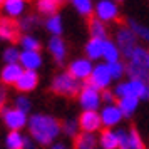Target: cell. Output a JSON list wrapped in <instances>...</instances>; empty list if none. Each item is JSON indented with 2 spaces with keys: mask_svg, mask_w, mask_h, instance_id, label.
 Listing matches in <instances>:
<instances>
[{
  "mask_svg": "<svg viewBox=\"0 0 149 149\" xmlns=\"http://www.w3.org/2000/svg\"><path fill=\"white\" fill-rule=\"evenodd\" d=\"M94 17L104 24H111L119 19V3L116 0H97L94 8Z\"/></svg>",
  "mask_w": 149,
  "mask_h": 149,
  "instance_id": "cell-5",
  "label": "cell"
},
{
  "mask_svg": "<svg viewBox=\"0 0 149 149\" xmlns=\"http://www.w3.org/2000/svg\"><path fill=\"white\" fill-rule=\"evenodd\" d=\"M47 49L49 52L52 54V57L55 59L57 64H62L65 61V55H67V45L62 39L61 35H52L49 39V44H47Z\"/></svg>",
  "mask_w": 149,
  "mask_h": 149,
  "instance_id": "cell-13",
  "label": "cell"
},
{
  "mask_svg": "<svg viewBox=\"0 0 149 149\" xmlns=\"http://www.w3.org/2000/svg\"><path fill=\"white\" fill-rule=\"evenodd\" d=\"M62 5V0H37V12L40 15H54L57 14L59 7Z\"/></svg>",
  "mask_w": 149,
  "mask_h": 149,
  "instance_id": "cell-21",
  "label": "cell"
},
{
  "mask_svg": "<svg viewBox=\"0 0 149 149\" xmlns=\"http://www.w3.org/2000/svg\"><path fill=\"white\" fill-rule=\"evenodd\" d=\"M2 116H3V122L8 129L12 131H19L25 126L27 122V112H24L20 109H3L2 111Z\"/></svg>",
  "mask_w": 149,
  "mask_h": 149,
  "instance_id": "cell-10",
  "label": "cell"
},
{
  "mask_svg": "<svg viewBox=\"0 0 149 149\" xmlns=\"http://www.w3.org/2000/svg\"><path fill=\"white\" fill-rule=\"evenodd\" d=\"M109 67V72H111V75H112V79H121L122 75H124V72H126V65L122 64V62H111V64H107Z\"/></svg>",
  "mask_w": 149,
  "mask_h": 149,
  "instance_id": "cell-34",
  "label": "cell"
},
{
  "mask_svg": "<svg viewBox=\"0 0 149 149\" xmlns=\"http://www.w3.org/2000/svg\"><path fill=\"white\" fill-rule=\"evenodd\" d=\"M89 32H91V37H94V39H102V40L107 39V27L97 17H92L89 20Z\"/></svg>",
  "mask_w": 149,
  "mask_h": 149,
  "instance_id": "cell-22",
  "label": "cell"
},
{
  "mask_svg": "<svg viewBox=\"0 0 149 149\" xmlns=\"http://www.w3.org/2000/svg\"><path fill=\"white\" fill-rule=\"evenodd\" d=\"M54 149H67V148H65V146H64V144H57V146H55Z\"/></svg>",
  "mask_w": 149,
  "mask_h": 149,
  "instance_id": "cell-40",
  "label": "cell"
},
{
  "mask_svg": "<svg viewBox=\"0 0 149 149\" xmlns=\"http://www.w3.org/2000/svg\"><path fill=\"white\" fill-rule=\"evenodd\" d=\"M69 2H70V0H69Z\"/></svg>",
  "mask_w": 149,
  "mask_h": 149,
  "instance_id": "cell-44",
  "label": "cell"
},
{
  "mask_svg": "<svg viewBox=\"0 0 149 149\" xmlns=\"http://www.w3.org/2000/svg\"><path fill=\"white\" fill-rule=\"evenodd\" d=\"M77 124H79V122H74V121H70V122H69V121H67V122H62V131H64L67 136H74Z\"/></svg>",
  "mask_w": 149,
  "mask_h": 149,
  "instance_id": "cell-37",
  "label": "cell"
},
{
  "mask_svg": "<svg viewBox=\"0 0 149 149\" xmlns=\"http://www.w3.org/2000/svg\"><path fill=\"white\" fill-rule=\"evenodd\" d=\"M72 7L75 8V12L82 17H91L94 15V8H95V2L92 0H70Z\"/></svg>",
  "mask_w": 149,
  "mask_h": 149,
  "instance_id": "cell-24",
  "label": "cell"
},
{
  "mask_svg": "<svg viewBox=\"0 0 149 149\" xmlns=\"http://www.w3.org/2000/svg\"><path fill=\"white\" fill-rule=\"evenodd\" d=\"M19 32H20V27H19V20L15 19H10V17H0V40L5 42H15L19 40Z\"/></svg>",
  "mask_w": 149,
  "mask_h": 149,
  "instance_id": "cell-8",
  "label": "cell"
},
{
  "mask_svg": "<svg viewBox=\"0 0 149 149\" xmlns=\"http://www.w3.org/2000/svg\"><path fill=\"white\" fill-rule=\"evenodd\" d=\"M116 2H117V3H119V2H124V0H116Z\"/></svg>",
  "mask_w": 149,
  "mask_h": 149,
  "instance_id": "cell-42",
  "label": "cell"
},
{
  "mask_svg": "<svg viewBox=\"0 0 149 149\" xmlns=\"http://www.w3.org/2000/svg\"><path fill=\"white\" fill-rule=\"evenodd\" d=\"M19 64L25 70H37L42 65V55L39 50H22Z\"/></svg>",
  "mask_w": 149,
  "mask_h": 149,
  "instance_id": "cell-16",
  "label": "cell"
},
{
  "mask_svg": "<svg viewBox=\"0 0 149 149\" xmlns=\"http://www.w3.org/2000/svg\"><path fill=\"white\" fill-rule=\"evenodd\" d=\"M27 3H29V0H5L3 5H2L3 15L17 20V19L24 17V12L27 8Z\"/></svg>",
  "mask_w": 149,
  "mask_h": 149,
  "instance_id": "cell-14",
  "label": "cell"
},
{
  "mask_svg": "<svg viewBox=\"0 0 149 149\" xmlns=\"http://www.w3.org/2000/svg\"><path fill=\"white\" fill-rule=\"evenodd\" d=\"M102 124L106 127H111L122 119V111L119 109V106H107V107L102 109Z\"/></svg>",
  "mask_w": 149,
  "mask_h": 149,
  "instance_id": "cell-18",
  "label": "cell"
},
{
  "mask_svg": "<svg viewBox=\"0 0 149 149\" xmlns=\"http://www.w3.org/2000/svg\"><path fill=\"white\" fill-rule=\"evenodd\" d=\"M95 137L91 132H81L75 136V149H94Z\"/></svg>",
  "mask_w": 149,
  "mask_h": 149,
  "instance_id": "cell-30",
  "label": "cell"
},
{
  "mask_svg": "<svg viewBox=\"0 0 149 149\" xmlns=\"http://www.w3.org/2000/svg\"><path fill=\"white\" fill-rule=\"evenodd\" d=\"M29 129H30V134L35 141L45 146V144H50L62 131V122L57 121L52 116L35 114L30 117Z\"/></svg>",
  "mask_w": 149,
  "mask_h": 149,
  "instance_id": "cell-1",
  "label": "cell"
},
{
  "mask_svg": "<svg viewBox=\"0 0 149 149\" xmlns=\"http://www.w3.org/2000/svg\"><path fill=\"white\" fill-rule=\"evenodd\" d=\"M102 124V117L95 111H84L79 117V126H81L82 132H94V131H99Z\"/></svg>",
  "mask_w": 149,
  "mask_h": 149,
  "instance_id": "cell-11",
  "label": "cell"
},
{
  "mask_svg": "<svg viewBox=\"0 0 149 149\" xmlns=\"http://www.w3.org/2000/svg\"><path fill=\"white\" fill-rule=\"evenodd\" d=\"M86 55H87V59L91 61H99L102 59V54H104V40L102 39H94V37H91L86 44Z\"/></svg>",
  "mask_w": 149,
  "mask_h": 149,
  "instance_id": "cell-17",
  "label": "cell"
},
{
  "mask_svg": "<svg viewBox=\"0 0 149 149\" xmlns=\"http://www.w3.org/2000/svg\"><path fill=\"white\" fill-rule=\"evenodd\" d=\"M101 144L104 149H119V136H117V132H111V129H102Z\"/></svg>",
  "mask_w": 149,
  "mask_h": 149,
  "instance_id": "cell-26",
  "label": "cell"
},
{
  "mask_svg": "<svg viewBox=\"0 0 149 149\" xmlns=\"http://www.w3.org/2000/svg\"><path fill=\"white\" fill-rule=\"evenodd\" d=\"M127 62H132L136 65H141V67L149 69V50L141 47V45H137V47L134 49L132 55L127 59Z\"/></svg>",
  "mask_w": 149,
  "mask_h": 149,
  "instance_id": "cell-23",
  "label": "cell"
},
{
  "mask_svg": "<svg viewBox=\"0 0 149 149\" xmlns=\"http://www.w3.org/2000/svg\"><path fill=\"white\" fill-rule=\"evenodd\" d=\"M15 107L24 111V112H29V111H30V101H29L25 95H19V97L15 99Z\"/></svg>",
  "mask_w": 149,
  "mask_h": 149,
  "instance_id": "cell-35",
  "label": "cell"
},
{
  "mask_svg": "<svg viewBox=\"0 0 149 149\" xmlns=\"http://www.w3.org/2000/svg\"><path fill=\"white\" fill-rule=\"evenodd\" d=\"M44 27L50 35H62L64 32V20L59 14L49 15L47 19L44 20Z\"/></svg>",
  "mask_w": 149,
  "mask_h": 149,
  "instance_id": "cell-20",
  "label": "cell"
},
{
  "mask_svg": "<svg viewBox=\"0 0 149 149\" xmlns=\"http://www.w3.org/2000/svg\"><path fill=\"white\" fill-rule=\"evenodd\" d=\"M20 50L15 47V45H8L5 50H3V54H2V59L5 64H17V62L20 61Z\"/></svg>",
  "mask_w": 149,
  "mask_h": 149,
  "instance_id": "cell-32",
  "label": "cell"
},
{
  "mask_svg": "<svg viewBox=\"0 0 149 149\" xmlns=\"http://www.w3.org/2000/svg\"><path fill=\"white\" fill-rule=\"evenodd\" d=\"M5 99H7V91H5V87H3V84H0V111H3Z\"/></svg>",
  "mask_w": 149,
  "mask_h": 149,
  "instance_id": "cell-39",
  "label": "cell"
},
{
  "mask_svg": "<svg viewBox=\"0 0 149 149\" xmlns=\"http://www.w3.org/2000/svg\"><path fill=\"white\" fill-rule=\"evenodd\" d=\"M114 94L121 99V97H137V99H144L148 101L149 99V87L148 82L144 81H136V79H129L126 82H121L117 84L114 89Z\"/></svg>",
  "mask_w": 149,
  "mask_h": 149,
  "instance_id": "cell-3",
  "label": "cell"
},
{
  "mask_svg": "<svg viewBox=\"0 0 149 149\" xmlns=\"http://www.w3.org/2000/svg\"><path fill=\"white\" fill-rule=\"evenodd\" d=\"M5 142H7L8 149H24L25 148V139L20 136L19 131H10Z\"/></svg>",
  "mask_w": 149,
  "mask_h": 149,
  "instance_id": "cell-31",
  "label": "cell"
},
{
  "mask_svg": "<svg viewBox=\"0 0 149 149\" xmlns=\"http://www.w3.org/2000/svg\"><path fill=\"white\" fill-rule=\"evenodd\" d=\"M114 40L117 44V47L121 50V54L129 59L132 52H134V49L137 47V35L132 32V29L129 27V25H122L116 30V35H114Z\"/></svg>",
  "mask_w": 149,
  "mask_h": 149,
  "instance_id": "cell-4",
  "label": "cell"
},
{
  "mask_svg": "<svg viewBox=\"0 0 149 149\" xmlns=\"http://www.w3.org/2000/svg\"><path fill=\"white\" fill-rule=\"evenodd\" d=\"M39 17L37 15H24L19 19V27H20V32H25V34H30V30H35L39 27Z\"/></svg>",
  "mask_w": 149,
  "mask_h": 149,
  "instance_id": "cell-27",
  "label": "cell"
},
{
  "mask_svg": "<svg viewBox=\"0 0 149 149\" xmlns=\"http://www.w3.org/2000/svg\"><path fill=\"white\" fill-rule=\"evenodd\" d=\"M22 50H40V40L32 34H24L19 39Z\"/></svg>",
  "mask_w": 149,
  "mask_h": 149,
  "instance_id": "cell-28",
  "label": "cell"
},
{
  "mask_svg": "<svg viewBox=\"0 0 149 149\" xmlns=\"http://www.w3.org/2000/svg\"><path fill=\"white\" fill-rule=\"evenodd\" d=\"M112 81V75L109 72L107 64H97L92 70V75L89 79V84H92L94 87H97L99 91H106L109 87V84Z\"/></svg>",
  "mask_w": 149,
  "mask_h": 149,
  "instance_id": "cell-9",
  "label": "cell"
},
{
  "mask_svg": "<svg viewBox=\"0 0 149 149\" xmlns=\"http://www.w3.org/2000/svg\"><path fill=\"white\" fill-rule=\"evenodd\" d=\"M79 101H81V106L84 107V111H95V109L101 106L102 92L86 81L81 94H79Z\"/></svg>",
  "mask_w": 149,
  "mask_h": 149,
  "instance_id": "cell-6",
  "label": "cell"
},
{
  "mask_svg": "<svg viewBox=\"0 0 149 149\" xmlns=\"http://www.w3.org/2000/svg\"><path fill=\"white\" fill-rule=\"evenodd\" d=\"M3 2H5V0H0V8H2V5H3Z\"/></svg>",
  "mask_w": 149,
  "mask_h": 149,
  "instance_id": "cell-41",
  "label": "cell"
},
{
  "mask_svg": "<svg viewBox=\"0 0 149 149\" xmlns=\"http://www.w3.org/2000/svg\"><path fill=\"white\" fill-rule=\"evenodd\" d=\"M137 104H139V99H137V97H131V95L121 97V99L117 101V106H119V109L122 111V116H124V117H131V114H132L136 111V107H137Z\"/></svg>",
  "mask_w": 149,
  "mask_h": 149,
  "instance_id": "cell-25",
  "label": "cell"
},
{
  "mask_svg": "<svg viewBox=\"0 0 149 149\" xmlns=\"http://www.w3.org/2000/svg\"><path fill=\"white\" fill-rule=\"evenodd\" d=\"M129 141H131V149H146L144 144L141 141V136L137 132L136 126H131V131H129Z\"/></svg>",
  "mask_w": 149,
  "mask_h": 149,
  "instance_id": "cell-33",
  "label": "cell"
},
{
  "mask_svg": "<svg viewBox=\"0 0 149 149\" xmlns=\"http://www.w3.org/2000/svg\"><path fill=\"white\" fill-rule=\"evenodd\" d=\"M127 25L132 29V32L137 35V39H141V40H144V42H149V27L148 25H144V24L134 20V19H129Z\"/></svg>",
  "mask_w": 149,
  "mask_h": 149,
  "instance_id": "cell-29",
  "label": "cell"
},
{
  "mask_svg": "<svg viewBox=\"0 0 149 149\" xmlns=\"http://www.w3.org/2000/svg\"><path fill=\"white\" fill-rule=\"evenodd\" d=\"M39 84V74L37 70H24V74L20 75V79L17 81L15 87L19 92H30L34 91Z\"/></svg>",
  "mask_w": 149,
  "mask_h": 149,
  "instance_id": "cell-15",
  "label": "cell"
},
{
  "mask_svg": "<svg viewBox=\"0 0 149 149\" xmlns=\"http://www.w3.org/2000/svg\"><path fill=\"white\" fill-rule=\"evenodd\" d=\"M116 97L117 95L114 94V92H111V91H102V101H106V102H109V104H112V102H116Z\"/></svg>",
  "mask_w": 149,
  "mask_h": 149,
  "instance_id": "cell-38",
  "label": "cell"
},
{
  "mask_svg": "<svg viewBox=\"0 0 149 149\" xmlns=\"http://www.w3.org/2000/svg\"><path fill=\"white\" fill-rule=\"evenodd\" d=\"M24 70L25 69L22 67L19 62L17 64H5L2 72H0V81L5 86H15L17 81L20 79V75L24 74Z\"/></svg>",
  "mask_w": 149,
  "mask_h": 149,
  "instance_id": "cell-12",
  "label": "cell"
},
{
  "mask_svg": "<svg viewBox=\"0 0 149 149\" xmlns=\"http://www.w3.org/2000/svg\"><path fill=\"white\" fill-rule=\"evenodd\" d=\"M148 87H149V81H148Z\"/></svg>",
  "mask_w": 149,
  "mask_h": 149,
  "instance_id": "cell-43",
  "label": "cell"
},
{
  "mask_svg": "<svg viewBox=\"0 0 149 149\" xmlns=\"http://www.w3.org/2000/svg\"><path fill=\"white\" fill-rule=\"evenodd\" d=\"M82 87H84V82L77 81L75 77L69 74V72H61L54 77L50 91L54 94L59 95H65V97H75V95L81 94Z\"/></svg>",
  "mask_w": 149,
  "mask_h": 149,
  "instance_id": "cell-2",
  "label": "cell"
},
{
  "mask_svg": "<svg viewBox=\"0 0 149 149\" xmlns=\"http://www.w3.org/2000/svg\"><path fill=\"white\" fill-rule=\"evenodd\" d=\"M119 136V149H131V141H129V136L124 132V131H119L117 132Z\"/></svg>",
  "mask_w": 149,
  "mask_h": 149,
  "instance_id": "cell-36",
  "label": "cell"
},
{
  "mask_svg": "<svg viewBox=\"0 0 149 149\" xmlns=\"http://www.w3.org/2000/svg\"><path fill=\"white\" fill-rule=\"evenodd\" d=\"M92 70H94V65H92V61L91 59H75V61H72L70 64H69L67 67V72L72 77H75L77 81H82L86 82L91 79V75H92Z\"/></svg>",
  "mask_w": 149,
  "mask_h": 149,
  "instance_id": "cell-7",
  "label": "cell"
},
{
  "mask_svg": "<svg viewBox=\"0 0 149 149\" xmlns=\"http://www.w3.org/2000/svg\"><path fill=\"white\" fill-rule=\"evenodd\" d=\"M121 50L117 47L116 40H111V39H106L104 40V54H102V59L106 61V64H111V62H119V57H121Z\"/></svg>",
  "mask_w": 149,
  "mask_h": 149,
  "instance_id": "cell-19",
  "label": "cell"
}]
</instances>
